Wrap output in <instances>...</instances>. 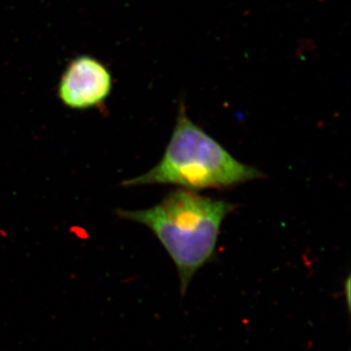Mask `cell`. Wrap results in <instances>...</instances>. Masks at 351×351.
Wrapping results in <instances>:
<instances>
[{"instance_id":"2","label":"cell","mask_w":351,"mask_h":351,"mask_svg":"<svg viewBox=\"0 0 351 351\" xmlns=\"http://www.w3.org/2000/svg\"><path fill=\"white\" fill-rule=\"evenodd\" d=\"M265 177L262 171L240 162L196 125L181 103L172 137L161 160L149 172L126 180L122 186L174 184L195 191L230 189Z\"/></svg>"},{"instance_id":"1","label":"cell","mask_w":351,"mask_h":351,"mask_svg":"<svg viewBox=\"0 0 351 351\" xmlns=\"http://www.w3.org/2000/svg\"><path fill=\"white\" fill-rule=\"evenodd\" d=\"M237 207L228 201L179 189L149 209L117 210V215L154 232L174 263L184 297L195 274L216 258L221 225Z\"/></svg>"},{"instance_id":"3","label":"cell","mask_w":351,"mask_h":351,"mask_svg":"<svg viewBox=\"0 0 351 351\" xmlns=\"http://www.w3.org/2000/svg\"><path fill=\"white\" fill-rule=\"evenodd\" d=\"M112 90V76L107 66L84 55L73 59L64 69L58 96L66 107L85 110L100 107Z\"/></svg>"}]
</instances>
